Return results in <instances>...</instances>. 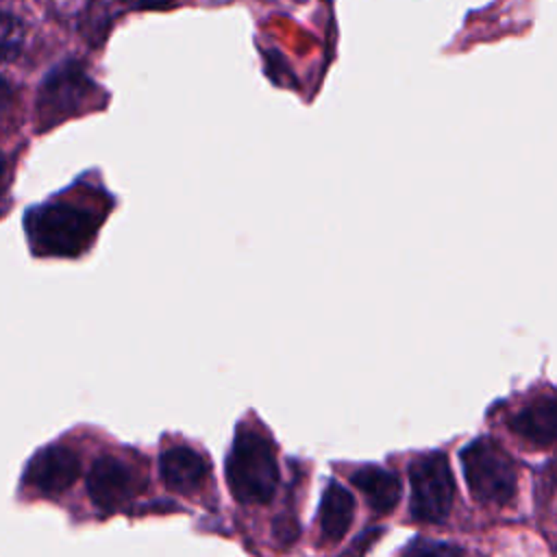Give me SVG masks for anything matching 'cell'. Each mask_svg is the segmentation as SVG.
Instances as JSON below:
<instances>
[{
  "label": "cell",
  "instance_id": "cell-1",
  "mask_svg": "<svg viewBox=\"0 0 557 557\" xmlns=\"http://www.w3.org/2000/svg\"><path fill=\"white\" fill-rule=\"evenodd\" d=\"M104 213L70 198H54L24 215L28 242L44 257H76L96 237Z\"/></svg>",
  "mask_w": 557,
  "mask_h": 557
},
{
  "label": "cell",
  "instance_id": "cell-2",
  "mask_svg": "<svg viewBox=\"0 0 557 557\" xmlns=\"http://www.w3.org/2000/svg\"><path fill=\"white\" fill-rule=\"evenodd\" d=\"M224 476L237 503L268 505L281 479L272 440L252 429H239L224 461Z\"/></svg>",
  "mask_w": 557,
  "mask_h": 557
},
{
  "label": "cell",
  "instance_id": "cell-3",
  "mask_svg": "<svg viewBox=\"0 0 557 557\" xmlns=\"http://www.w3.org/2000/svg\"><path fill=\"white\" fill-rule=\"evenodd\" d=\"M461 468L472 496L481 503L505 505L516 494V466L494 440L479 437L463 446Z\"/></svg>",
  "mask_w": 557,
  "mask_h": 557
},
{
  "label": "cell",
  "instance_id": "cell-4",
  "mask_svg": "<svg viewBox=\"0 0 557 557\" xmlns=\"http://www.w3.org/2000/svg\"><path fill=\"white\" fill-rule=\"evenodd\" d=\"M409 511L418 522H442L455 500V479L444 453H426L409 466Z\"/></svg>",
  "mask_w": 557,
  "mask_h": 557
},
{
  "label": "cell",
  "instance_id": "cell-5",
  "mask_svg": "<svg viewBox=\"0 0 557 557\" xmlns=\"http://www.w3.org/2000/svg\"><path fill=\"white\" fill-rule=\"evenodd\" d=\"M94 94V83L76 61L57 65L41 83L37 98V113L41 128H50L70 115H76L81 107Z\"/></svg>",
  "mask_w": 557,
  "mask_h": 557
},
{
  "label": "cell",
  "instance_id": "cell-6",
  "mask_svg": "<svg viewBox=\"0 0 557 557\" xmlns=\"http://www.w3.org/2000/svg\"><path fill=\"white\" fill-rule=\"evenodd\" d=\"M87 494L98 509L117 511L139 494V481L128 463L102 455L89 468Z\"/></svg>",
  "mask_w": 557,
  "mask_h": 557
},
{
  "label": "cell",
  "instance_id": "cell-7",
  "mask_svg": "<svg viewBox=\"0 0 557 557\" xmlns=\"http://www.w3.org/2000/svg\"><path fill=\"white\" fill-rule=\"evenodd\" d=\"M81 474V457L61 444H50L37 450L24 470L28 487L44 496H59L67 492Z\"/></svg>",
  "mask_w": 557,
  "mask_h": 557
},
{
  "label": "cell",
  "instance_id": "cell-8",
  "mask_svg": "<svg viewBox=\"0 0 557 557\" xmlns=\"http://www.w3.org/2000/svg\"><path fill=\"white\" fill-rule=\"evenodd\" d=\"M159 474L168 490L189 496L207 485L211 463L189 446H170L159 455Z\"/></svg>",
  "mask_w": 557,
  "mask_h": 557
},
{
  "label": "cell",
  "instance_id": "cell-9",
  "mask_svg": "<svg viewBox=\"0 0 557 557\" xmlns=\"http://www.w3.org/2000/svg\"><path fill=\"white\" fill-rule=\"evenodd\" d=\"M513 433L535 446H548L557 442V394H546L527 403L511 420Z\"/></svg>",
  "mask_w": 557,
  "mask_h": 557
},
{
  "label": "cell",
  "instance_id": "cell-10",
  "mask_svg": "<svg viewBox=\"0 0 557 557\" xmlns=\"http://www.w3.org/2000/svg\"><path fill=\"white\" fill-rule=\"evenodd\" d=\"M355 518V498L337 481H329L318 509L320 535L324 542H339Z\"/></svg>",
  "mask_w": 557,
  "mask_h": 557
},
{
  "label": "cell",
  "instance_id": "cell-11",
  "mask_svg": "<svg viewBox=\"0 0 557 557\" xmlns=\"http://www.w3.org/2000/svg\"><path fill=\"white\" fill-rule=\"evenodd\" d=\"M374 513H389L400 498V481L394 472L379 466H361L350 476Z\"/></svg>",
  "mask_w": 557,
  "mask_h": 557
},
{
  "label": "cell",
  "instance_id": "cell-12",
  "mask_svg": "<svg viewBox=\"0 0 557 557\" xmlns=\"http://www.w3.org/2000/svg\"><path fill=\"white\" fill-rule=\"evenodd\" d=\"M405 553H418V555H422V553H461V548H457V546H450V544H440V542H429V544H424V540H413L407 548H405Z\"/></svg>",
  "mask_w": 557,
  "mask_h": 557
},
{
  "label": "cell",
  "instance_id": "cell-13",
  "mask_svg": "<svg viewBox=\"0 0 557 557\" xmlns=\"http://www.w3.org/2000/svg\"><path fill=\"white\" fill-rule=\"evenodd\" d=\"M274 535L281 540V542H294V537L298 535V524L296 520H287L285 516H278L274 520Z\"/></svg>",
  "mask_w": 557,
  "mask_h": 557
},
{
  "label": "cell",
  "instance_id": "cell-14",
  "mask_svg": "<svg viewBox=\"0 0 557 557\" xmlns=\"http://www.w3.org/2000/svg\"><path fill=\"white\" fill-rule=\"evenodd\" d=\"M13 107V87L0 76V122L9 115Z\"/></svg>",
  "mask_w": 557,
  "mask_h": 557
},
{
  "label": "cell",
  "instance_id": "cell-15",
  "mask_svg": "<svg viewBox=\"0 0 557 557\" xmlns=\"http://www.w3.org/2000/svg\"><path fill=\"white\" fill-rule=\"evenodd\" d=\"M122 2L128 4L131 9H163L172 0H122Z\"/></svg>",
  "mask_w": 557,
  "mask_h": 557
},
{
  "label": "cell",
  "instance_id": "cell-16",
  "mask_svg": "<svg viewBox=\"0 0 557 557\" xmlns=\"http://www.w3.org/2000/svg\"><path fill=\"white\" fill-rule=\"evenodd\" d=\"M7 181H9V174H7V159H4V154L0 152V205H2V198H4Z\"/></svg>",
  "mask_w": 557,
  "mask_h": 557
},
{
  "label": "cell",
  "instance_id": "cell-17",
  "mask_svg": "<svg viewBox=\"0 0 557 557\" xmlns=\"http://www.w3.org/2000/svg\"><path fill=\"white\" fill-rule=\"evenodd\" d=\"M2 22H4V15H0V24H2Z\"/></svg>",
  "mask_w": 557,
  "mask_h": 557
}]
</instances>
